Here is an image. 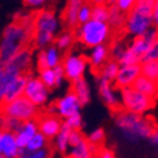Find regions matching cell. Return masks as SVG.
I'll return each instance as SVG.
<instances>
[{"mask_svg": "<svg viewBox=\"0 0 158 158\" xmlns=\"http://www.w3.org/2000/svg\"><path fill=\"white\" fill-rule=\"evenodd\" d=\"M19 158H36V157L34 156V153H29V152L24 151V153L19 156Z\"/></svg>", "mask_w": 158, "mask_h": 158, "instance_id": "cell-47", "label": "cell"}, {"mask_svg": "<svg viewBox=\"0 0 158 158\" xmlns=\"http://www.w3.org/2000/svg\"><path fill=\"white\" fill-rule=\"evenodd\" d=\"M98 93L103 103L113 112L121 108V98L117 94V88L113 85V83L98 79Z\"/></svg>", "mask_w": 158, "mask_h": 158, "instance_id": "cell-13", "label": "cell"}, {"mask_svg": "<svg viewBox=\"0 0 158 158\" xmlns=\"http://www.w3.org/2000/svg\"><path fill=\"white\" fill-rule=\"evenodd\" d=\"M72 92L77 95V98L81 102L82 107L83 106H87L89 102H90V89H89V85H88V82L85 81L84 78L82 79H78V81L73 82L72 83Z\"/></svg>", "mask_w": 158, "mask_h": 158, "instance_id": "cell-22", "label": "cell"}, {"mask_svg": "<svg viewBox=\"0 0 158 158\" xmlns=\"http://www.w3.org/2000/svg\"><path fill=\"white\" fill-rule=\"evenodd\" d=\"M108 58H109V48L106 44H102L90 49V53L88 55V63L93 69L98 70L104 65L106 62H108Z\"/></svg>", "mask_w": 158, "mask_h": 158, "instance_id": "cell-18", "label": "cell"}, {"mask_svg": "<svg viewBox=\"0 0 158 158\" xmlns=\"http://www.w3.org/2000/svg\"><path fill=\"white\" fill-rule=\"evenodd\" d=\"M48 139L47 138L40 133V132H38L29 141L25 151L31 153V152H38V151H42V149H45V147L48 146Z\"/></svg>", "mask_w": 158, "mask_h": 158, "instance_id": "cell-28", "label": "cell"}, {"mask_svg": "<svg viewBox=\"0 0 158 158\" xmlns=\"http://www.w3.org/2000/svg\"><path fill=\"white\" fill-rule=\"evenodd\" d=\"M39 108H36L29 99L23 95L18 99L0 106V115L10 117L19 122H28L39 117Z\"/></svg>", "mask_w": 158, "mask_h": 158, "instance_id": "cell-7", "label": "cell"}, {"mask_svg": "<svg viewBox=\"0 0 158 158\" xmlns=\"http://www.w3.org/2000/svg\"><path fill=\"white\" fill-rule=\"evenodd\" d=\"M94 158H117V156L114 154V152L112 149L102 147L99 149H97V152L94 154Z\"/></svg>", "mask_w": 158, "mask_h": 158, "instance_id": "cell-43", "label": "cell"}, {"mask_svg": "<svg viewBox=\"0 0 158 158\" xmlns=\"http://www.w3.org/2000/svg\"><path fill=\"white\" fill-rule=\"evenodd\" d=\"M157 83H158V81H157Z\"/></svg>", "mask_w": 158, "mask_h": 158, "instance_id": "cell-53", "label": "cell"}, {"mask_svg": "<svg viewBox=\"0 0 158 158\" xmlns=\"http://www.w3.org/2000/svg\"><path fill=\"white\" fill-rule=\"evenodd\" d=\"M34 63V56L31 53V49L27 48L24 50H22L20 53H18L11 60L6 64H9L11 68H14L15 70H18L20 74H25L28 75V72L31 70Z\"/></svg>", "mask_w": 158, "mask_h": 158, "instance_id": "cell-17", "label": "cell"}, {"mask_svg": "<svg viewBox=\"0 0 158 158\" xmlns=\"http://www.w3.org/2000/svg\"><path fill=\"white\" fill-rule=\"evenodd\" d=\"M127 47H124L123 44H121V43H114L112 47H110V49H109V54L112 55V58H113V60H118L119 59V56L123 54V52H124V49H126Z\"/></svg>", "mask_w": 158, "mask_h": 158, "instance_id": "cell-41", "label": "cell"}, {"mask_svg": "<svg viewBox=\"0 0 158 158\" xmlns=\"http://www.w3.org/2000/svg\"><path fill=\"white\" fill-rule=\"evenodd\" d=\"M87 139V137L83 134L82 131H72L70 135H69V147H77L82 142H84Z\"/></svg>", "mask_w": 158, "mask_h": 158, "instance_id": "cell-39", "label": "cell"}, {"mask_svg": "<svg viewBox=\"0 0 158 158\" xmlns=\"http://www.w3.org/2000/svg\"><path fill=\"white\" fill-rule=\"evenodd\" d=\"M108 25L110 29H121L124 28L126 24V14L122 13L115 5L109 6V16H108Z\"/></svg>", "mask_w": 158, "mask_h": 158, "instance_id": "cell-26", "label": "cell"}, {"mask_svg": "<svg viewBox=\"0 0 158 158\" xmlns=\"http://www.w3.org/2000/svg\"><path fill=\"white\" fill-rule=\"evenodd\" d=\"M25 149H20L18 147L15 133L3 131L2 141H0V156L5 158H19V156L23 154Z\"/></svg>", "mask_w": 158, "mask_h": 158, "instance_id": "cell-15", "label": "cell"}, {"mask_svg": "<svg viewBox=\"0 0 158 158\" xmlns=\"http://www.w3.org/2000/svg\"><path fill=\"white\" fill-rule=\"evenodd\" d=\"M34 15H19L10 22L0 36V62L9 63L22 50L27 49L33 40Z\"/></svg>", "mask_w": 158, "mask_h": 158, "instance_id": "cell-1", "label": "cell"}, {"mask_svg": "<svg viewBox=\"0 0 158 158\" xmlns=\"http://www.w3.org/2000/svg\"><path fill=\"white\" fill-rule=\"evenodd\" d=\"M39 132L36 119H31L28 122H23L19 127V129L15 132V138H16V143L18 147L20 149H25L29 141Z\"/></svg>", "mask_w": 158, "mask_h": 158, "instance_id": "cell-16", "label": "cell"}, {"mask_svg": "<svg viewBox=\"0 0 158 158\" xmlns=\"http://www.w3.org/2000/svg\"><path fill=\"white\" fill-rule=\"evenodd\" d=\"M87 0H67V5L64 9V22L68 27L70 28H77L78 27V13L81 10V8L85 4Z\"/></svg>", "mask_w": 158, "mask_h": 158, "instance_id": "cell-20", "label": "cell"}, {"mask_svg": "<svg viewBox=\"0 0 158 158\" xmlns=\"http://www.w3.org/2000/svg\"><path fill=\"white\" fill-rule=\"evenodd\" d=\"M117 63L119 64V67H126V65H133V64H141V60H139V58L134 55V53L127 47L124 49L123 54L117 60Z\"/></svg>", "mask_w": 158, "mask_h": 158, "instance_id": "cell-34", "label": "cell"}, {"mask_svg": "<svg viewBox=\"0 0 158 158\" xmlns=\"http://www.w3.org/2000/svg\"><path fill=\"white\" fill-rule=\"evenodd\" d=\"M50 90L42 83L39 77L28 75V81L25 85L24 97L29 99L36 108L44 107L49 101Z\"/></svg>", "mask_w": 158, "mask_h": 158, "instance_id": "cell-9", "label": "cell"}, {"mask_svg": "<svg viewBox=\"0 0 158 158\" xmlns=\"http://www.w3.org/2000/svg\"><path fill=\"white\" fill-rule=\"evenodd\" d=\"M36 123H38V128L48 141L54 139L58 135V133L60 132L62 126H63V121L59 118L56 114L54 113H44V114H39V117L36 118Z\"/></svg>", "mask_w": 158, "mask_h": 158, "instance_id": "cell-11", "label": "cell"}, {"mask_svg": "<svg viewBox=\"0 0 158 158\" xmlns=\"http://www.w3.org/2000/svg\"><path fill=\"white\" fill-rule=\"evenodd\" d=\"M90 19H92V5L88 4V3H85V4L81 8L79 13H78V18H77L78 25H82V24L88 23Z\"/></svg>", "mask_w": 158, "mask_h": 158, "instance_id": "cell-38", "label": "cell"}, {"mask_svg": "<svg viewBox=\"0 0 158 158\" xmlns=\"http://www.w3.org/2000/svg\"><path fill=\"white\" fill-rule=\"evenodd\" d=\"M87 141L89 142L90 146H93L97 149L102 148L103 144H104V142H106V131L102 127L93 129L90 132V134L87 137Z\"/></svg>", "mask_w": 158, "mask_h": 158, "instance_id": "cell-29", "label": "cell"}, {"mask_svg": "<svg viewBox=\"0 0 158 158\" xmlns=\"http://www.w3.org/2000/svg\"><path fill=\"white\" fill-rule=\"evenodd\" d=\"M22 122H19L14 118L10 117H5V115H0V126H2V131H8V132H13L15 133L19 127H20Z\"/></svg>", "mask_w": 158, "mask_h": 158, "instance_id": "cell-35", "label": "cell"}, {"mask_svg": "<svg viewBox=\"0 0 158 158\" xmlns=\"http://www.w3.org/2000/svg\"><path fill=\"white\" fill-rule=\"evenodd\" d=\"M152 22H153V28L158 30V0L154 2V6L152 11Z\"/></svg>", "mask_w": 158, "mask_h": 158, "instance_id": "cell-45", "label": "cell"}, {"mask_svg": "<svg viewBox=\"0 0 158 158\" xmlns=\"http://www.w3.org/2000/svg\"><path fill=\"white\" fill-rule=\"evenodd\" d=\"M54 69V73H55V88H59V87H62L63 82L65 81V75H64V70L62 68V64L60 65H58Z\"/></svg>", "mask_w": 158, "mask_h": 158, "instance_id": "cell-42", "label": "cell"}, {"mask_svg": "<svg viewBox=\"0 0 158 158\" xmlns=\"http://www.w3.org/2000/svg\"><path fill=\"white\" fill-rule=\"evenodd\" d=\"M110 35H112V29L108 25V23L97 22L93 20V19H90L85 24L78 25L74 30V36L77 40L89 49L106 44Z\"/></svg>", "mask_w": 158, "mask_h": 158, "instance_id": "cell-5", "label": "cell"}, {"mask_svg": "<svg viewBox=\"0 0 158 158\" xmlns=\"http://www.w3.org/2000/svg\"><path fill=\"white\" fill-rule=\"evenodd\" d=\"M74 39H75V36H74V33H72V31L60 33L55 38V47L59 50H68L73 45Z\"/></svg>", "mask_w": 158, "mask_h": 158, "instance_id": "cell-30", "label": "cell"}, {"mask_svg": "<svg viewBox=\"0 0 158 158\" xmlns=\"http://www.w3.org/2000/svg\"><path fill=\"white\" fill-rule=\"evenodd\" d=\"M5 67H6L5 63H2V62H0V79L3 78V75H4V73H5Z\"/></svg>", "mask_w": 158, "mask_h": 158, "instance_id": "cell-49", "label": "cell"}, {"mask_svg": "<svg viewBox=\"0 0 158 158\" xmlns=\"http://www.w3.org/2000/svg\"><path fill=\"white\" fill-rule=\"evenodd\" d=\"M88 65V58L77 53H68L62 60V68L64 70L65 79L72 83L84 78Z\"/></svg>", "mask_w": 158, "mask_h": 158, "instance_id": "cell-8", "label": "cell"}, {"mask_svg": "<svg viewBox=\"0 0 158 158\" xmlns=\"http://www.w3.org/2000/svg\"><path fill=\"white\" fill-rule=\"evenodd\" d=\"M64 124L70 128L72 131H82V127H83V118H82V114L81 112L79 113H75L73 115H70L69 118L64 121Z\"/></svg>", "mask_w": 158, "mask_h": 158, "instance_id": "cell-36", "label": "cell"}, {"mask_svg": "<svg viewBox=\"0 0 158 158\" xmlns=\"http://www.w3.org/2000/svg\"><path fill=\"white\" fill-rule=\"evenodd\" d=\"M141 75H142L141 74V64L119 67V70H118V74L115 77L113 85L119 90L124 89V88H131V87H133L135 81Z\"/></svg>", "mask_w": 158, "mask_h": 158, "instance_id": "cell-12", "label": "cell"}, {"mask_svg": "<svg viewBox=\"0 0 158 158\" xmlns=\"http://www.w3.org/2000/svg\"><path fill=\"white\" fill-rule=\"evenodd\" d=\"M148 142H149L152 146L158 147V128H157V127L154 128V131H153V132H152V134L149 135Z\"/></svg>", "mask_w": 158, "mask_h": 158, "instance_id": "cell-46", "label": "cell"}, {"mask_svg": "<svg viewBox=\"0 0 158 158\" xmlns=\"http://www.w3.org/2000/svg\"><path fill=\"white\" fill-rule=\"evenodd\" d=\"M115 127L119 129L123 138L131 143H137L138 141L148 139L156 126L149 118L139 114L129 113L123 109H118L113 113Z\"/></svg>", "mask_w": 158, "mask_h": 158, "instance_id": "cell-2", "label": "cell"}, {"mask_svg": "<svg viewBox=\"0 0 158 158\" xmlns=\"http://www.w3.org/2000/svg\"><path fill=\"white\" fill-rule=\"evenodd\" d=\"M156 0H137L134 8L126 14V31L132 36H141L153 28L152 11Z\"/></svg>", "mask_w": 158, "mask_h": 158, "instance_id": "cell-4", "label": "cell"}, {"mask_svg": "<svg viewBox=\"0 0 158 158\" xmlns=\"http://www.w3.org/2000/svg\"><path fill=\"white\" fill-rule=\"evenodd\" d=\"M72 129L68 128L64 122L62 126L60 132L58 133V135L54 138V147L56 149V152H59L60 154H67L69 151V135H70Z\"/></svg>", "mask_w": 158, "mask_h": 158, "instance_id": "cell-24", "label": "cell"}, {"mask_svg": "<svg viewBox=\"0 0 158 158\" xmlns=\"http://www.w3.org/2000/svg\"><path fill=\"white\" fill-rule=\"evenodd\" d=\"M157 38H158V30L156 28H151L143 35L135 36L132 40V43L128 45V48L134 53V55H137L138 58H139V60H142L143 55L147 53L151 44L156 40Z\"/></svg>", "mask_w": 158, "mask_h": 158, "instance_id": "cell-14", "label": "cell"}, {"mask_svg": "<svg viewBox=\"0 0 158 158\" xmlns=\"http://www.w3.org/2000/svg\"><path fill=\"white\" fill-rule=\"evenodd\" d=\"M38 77L42 81V83L49 90L55 88V73H54V69H52V68L40 69V70H39V75Z\"/></svg>", "mask_w": 158, "mask_h": 158, "instance_id": "cell-32", "label": "cell"}, {"mask_svg": "<svg viewBox=\"0 0 158 158\" xmlns=\"http://www.w3.org/2000/svg\"><path fill=\"white\" fill-rule=\"evenodd\" d=\"M44 50V55H45V62H47V68H55L58 65L62 64V60H63V56H62V53L59 50L55 45H50Z\"/></svg>", "mask_w": 158, "mask_h": 158, "instance_id": "cell-27", "label": "cell"}, {"mask_svg": "<svg viewBox=\"0 0 158 158\" xmlns=\"http://www.w3.org/2000/svg\"><path fill=\"white\" fill-rule=\"evenodd\" d=\"M97 152V148L89 144V142L85 139L77 147H72L70 151L67 153V158H94V154Z\"/></svg>", "mask_w": 158, "mask_h": 158, "instance_id": "cell-23", "label": "cell"}, {"mask_svg": "<svg viewBox=\"0 0 158 158\" xmlns=\"http://www.w3.org/2000/svg\"><path fill=\"white\" fill-rule=\"evenodd\" d=\"M118 70H119V64L115 60H113V59H110V60L104 63V65L101 69H98V77H99L98 79L107 81L109 83H114Z\"/></svg>", "mask_w": 158, "mask_h": 158, "instance_id": "cell-25", "label": "cell"}, {"mask_svg": "<svg viewBox=\"0 0 158 158\" xmlns=\"http://www.w3.org/2000/svg\"><path fill=\"white\" fill-rule=\"evenodd\" d=\"M119 98H121V109L127 110L129 113L144 115L147 112H149L153 106L154 101L152 98L142 94L133 87L124 88L119 90Z\"/></svg>", "mask_w": 158, "mask_h": 158, "instance_id": "cell-6", "label": "cell"}, {"mask_svg": "<svg viewBox=\"0 0 158 158\" xmlns=\"http://www.w3.org/2000/svg\"><path fill=\"white\" fill-rule=\"evenodd\" d=\"M146 62H158V38L151 44L149 49L143 55L141 63H146Z\"/></svg>", "mask_w": 158, "mask_h": 158, "instance_id": "cell-37", "label": "cell"}, {"mask_svg": "<svg viewBox=\"0 0 158 158\" xmlns=\"http://www.w3.org/2000/svg\"><path fill=\"white\" fill-rule=\"evenodd\" d=\"M115 3H117V0H107L106 5L107 6H113V5H115Z\"/></svg>", "mask_w": 158, "mask_h": 158, "instance_id": "cell-50", "label": "cell"}, {"mask_svg": "<svg viewBox=\"0 0 158 158\" xmlns=\"http://www.w3.org/2000/svg\"><path fill=\"white\" fill-rule=\"evenodd\" d=\"M60 29V20L50 9H40L34 15L33 42L39 50L45 49L55 42L58 31Z\"/></svg>", "mask_w": 158, "mask_h": 158, "instance_id": "cell-3", "label": "cell"}, {"mask_svg": "<svg viewBox=\"0 0 158 158\" xmlns=\"http://www.w3.org/2000/svg\"><path fill=\"white\" fill-rule=\"evenodd\" d=\"M108 16H109V6L106 4L102 5H92V19L97 22H108Z\"/></svg>", "mask_w": 158, "mask_h": 158, "instance_id": "cell-33", "label": "cell"}, {"mask_svg": "<svg viewBox=\"0 0 158 158\" xmlns=\"http://www.w3.org/2000/svg\"><path fill=\"white\" fill-rule=\"evenodd\" d=\"M28 75H25V74L19 75L15 81L10 84V87L8 88V92H6L5 97H4L3 104L13 102V101H15V99H18V98H20V97L24 95L25 85H27V81H28ZM0 106H2V104H0Z\"/></svg>", "mask_w": 158, "mask_h": 158, "instance_id": "cell-19", "label": "cell"}, {"mask_svg": "<svg viewBox=\"0 0 158 158\" xmlns=\"http://www.w3.org/2000/svg\"><path fill=\"white\" fill-rule=\"evenodd\" d=\"M141 74L151 81H158V62L141 63Z\"/></svg>", "mask_w": 158, "mask_h": 158, "instance_id": "cell-31", "label": "cell"}, {"mask_svg": "<svg viewBox=\"0 0 158 158\" xmlns=\"http://www.w3.org/2000/svg\"><path fill=\"white\" fill-rule=\"evenodd\" d=\"M82 109V104L77 98V95L70 90L67 92L63 97H60L59 99L53 104V110L49 113L56 114L60 119H67L70 115L79 113Z\"/></svg>", "mask_w": 158, "mask_h": 158, "instance_id": "cell-10", "label": "cell"}, {"mask_svg": "<svg viewBox=\"0 0 158 158\" xmlns=\"http://www.w3.org/2000/svg\"><path fill=\"white\" fill-rule=\"evenodd\" d=\"M135 3H137V0H117L115 6L119 9L122 13L128 14V13L134 8Z\"/></svg>", "mask_w": 158, "mask_h": 158, "instance_id": "cell-40", "label": "cell"}, {"mask_svg": "<svg viewBox=\"0 0 158 158\" xmlns=\"http://www.w3.org/2000/svg\"><path fill=\"white\" fill-rule=\"evenodd\" d=\"M0 158H5V157H3V156H0Z\"/></svg>", "mask_w": 158, "mask_h": 158, "instance_id": "cell-52", "label": "cell"}, {"mask_svg": "<svg viewBox=\"0 0 158 158\" xmlns=\"http://www.w3.org/2000/svg\"><path fill=\"white\" fill-rule=\"evenodd\" d=\"M2 135H3V131L0 129V141H2Z\"/></svg>", "mask_w": 158, "mask_h": 158, "instance_id": "cell-51", "label": "cell"}, {"mask_svg": "<svg viewBox=\"0 0 158 158\" xmlns=\"http://www.w3.org/2000/svg\"><path fill=\"white\" fill-rule=\"evenodd\" d=\"M133 88L137 89L138 92H141L142 94L152 98V99H156L158 97V83L154 81H151V79L143 75H141L137 79L135 83L133 84Z\"/></svg>", "mask_w": 158, "mask_h": 158, "instance_id": "cell-21", "label": "cell"}, {"mask_svg": "<svg viewBox=\"0 0 158 158\" xmlns=\"http://www.w3.org/2000/svg\"><path fill=\"white\" fill-rule=\"evenodd\" d=\"M89 2H90V5H102L107 3V0H89Z\"/></svg>", "mask_w": 158, "mask_h": 158, "instance_id": "cell-48", "label": "cell"}, {"mask_svg": "<svg viewBox=\"0 0 158 158\" xmlns=\"http://www.w3.org/2000/svg\"><path fill=\"white\" fill-rule=\"evenodd\" d=\"M48 0H24V5L30 9H39L45 5Z\"/></svg>", "mask_w": 158, "mask_h": 158, "instance_id": "cell-44", "label": "cell"}]
</instances>
